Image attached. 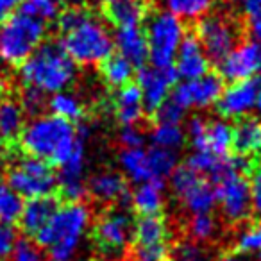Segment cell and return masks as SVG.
<instances>
[{"instance_id":"cell-1","label":"cell","mask_w":261,"mask_h":261,"mask_svg":"<svg viewBox=\"0 0 261 261\" xmlns=\"http://www.w3.org/2000/svg\"><path fill=\"white\" fill-rule=\"evenodd\" d=\"M59 33V45L75 65H100L115 48L106 23L83 6H72L61 13Z\"/></svg>"},{"instance_id":"cell-2","label":"cell","mask_w":261,"mask_h":261,"mask_svg":"<svg viewBox=\"0 0 261 261\" xmlns=\"http://www.w3.org/2000/svg\"><path fill=\"white\" fill-rule=\"evenodd\" d=\"M18 140L27 156L40 158L59 167L73 152L81 133L68 120L54 115H38L23 125Z\"/></svg>"},{"instance_id":"cell-3","label":"cell","mask_w":261,"mask_h":261,"mask_svg":"<svg viewBox=\"0 0 261 261\" xmlns=\"http://www.w3.org/2000/svg\"><path fill=\"white\" fill-rule=\"evenodd\" d=\"M91 222L84 204L68 202L58 206L48 222L34 234L36 245L47 250L50 261H72Z\"/></svg>"},{"instance_id":"cell-4","label":"cell","mask_w":261,"mask_h":261,"mask_svg":"<svg viewBox=\"0 0 261 261\" xmlns=\"http://www.w3.org/2000/svg\"><path fill=\"white\" fill-rule=\"evenodd\" d=\"M18 77L23 86L45 95L65 91L75 79V63L59 43H41L20 65Z\"/></svg>"},{"instance_id":"cell-5","label":"cell","mask_w":261,"mask_h":261,"mask_svg":"<svg viewBox=\"0 0 261 261\" xmlns=\"http://www.w3.org/2000/svg\"><path fill=\"white\" fill-rule=\"evenodd\" d=\"M47 22L23 9L9 15L0 23V61L8 66H20L45 40Z\"/></svg>"},{"instance_id":"cell-6","label":"cell","mask_w":261,"mask_h":261,"mask_svg":"<svg viewBox=\"0 0 261 261\" xmlns=\"http://www.w3.org/2000/svg\"><path fill=\"white\" fill-rule=\"evenodd\" d=\"M185 25L181 18L168 11H156L149 16L145 29L147 38V58L152 66L168 68L174 66L177 48L185 38Z\"/></svg>"},{"instance_id":"cell-7","label":"cell","mask_w":261,"mask_h":261,"mask_svg":"<svg viewBox=\"0 0 261 261\" xmlns=\"http://www.w3.org/2000/svg\"><path fill=\"white\" fill-rule=\"evenodd\" d=\"M8 185L23 199H36L54 193L58 188V175L48 161L25 156L9 167Z\"/></svg>"},{"instance_id":"cell-8","label":"cell","mask_w":261,"mask_h":261,"mask_svg":"<svg viewBox=\"0 0 261 261\" xmlns=\"http://www.w3.org/2000/svg\"><path fill=\"white\" fill-rule=\"evenodd\" d=\"M133 218L122 207H111L97 218L93 238L104 256L116 257L133 242Z\"/></svg>"},{"instance_id":"cell-9","label":"cell","mask_w":261,"mask_h":261,"mask_svg":"<svg viewBox=\"0 0 261 261\" xmlns=\"http://www.w3.org/2000/svg\"><path fill=\"white\" fill-rule=\"evenodd\" d=\"M197 40L200 41L207 59L220 63L240 43V27L234 20L224 15H211L200 18L197 25Z\"/></svg>"},{"instance_id":"cell-10","label":"cell","mask_w":261,"mask_h":261,"mask_svg":"<svg viewBox=\"0 0 261 261\" xmlns=\"http://www.w3.org/2000/svg\"><path fill=\"white\" fill-rule=\"evenodd\" d=\"M215 199L222 210L225 220L231 224H240L247 220L252 213V199H250V182L242 172H229L217 179Z\"/></svg>"},{"instance_id":"cell-11","label":"cell","mask_w":261,"mask_h":261,"mask_svg":"<svg viewBox=\"0 0 261 261\" xmlns=\"http://www.w3.org/2000/svg\"><path fill=\"white\" fill-rule=\"evenodd\" d=\"M172 192L192 215L211 213L217 204L215 188L192 168L177 167L170 175Z\"/></svg>"},{"instance_id":"cell-12","label":"cell","mask_w":261,"mask_h":261,"mask_svg":"<svg viewBox=\"0 0 261 261\" xmlns=\"http://www.w3.org/2000/svg\"><path fill=\"white\" fill-rule=\"evenodd\" d=\"M222 90H224V84H222L220 75L207 72L197 79H190L177 84L170 97L186 111L195 108L204 109L210 108L211 104H217Z\"/></svg>"},{"instance_id":"cell-13","label":"cell","mask_w":261,"mask_h":261,"mask_svg":"<svg viewBox=\"0 0 261 261\" xmlns=\"http://www.w3.org/2000/svg\"><path fill=\"white\" fill-rule=\"evenodd\" d=\"M84 168H86V150H84V140L81 138L73 152L59 165V172L56 174L59 192L68 202H81L86 195Z\"/></svg>"},{"instance_id":"cell-14","label":"cell","mask_w":261,"mask_h":261,"mask_svg":"<svg viewBox=\"0 0 261 261\" xmlns=\"http://www.w3.org/2000/svg\"><path fill=\"white\" fill-rule=\"evenodd\" d=\"M177 73L174 66L158 68V66H143L138 72V88L142 91L143 106L147 111L154 113L172 93Z\"/></svg>"},{"instance_id":"cell-15","label":"cell","mask_w":261,"mask_h":261,"mask_svg":"<svg viewBox=\"0 0 261 261\" xmlns=\"http://www.w3.org/2000/svg\"><path fill=\"white\" fill-rule=\"evenodd\" d=\"M259 83L256 79L238 81L231 83L225 90H222L217 100V109L224 118H243L256 108Z\"/></svg>"},{"instance_id":"cell-16","label":"cell","mask_w":261,"mask_h":261,"mask_svg":"<svg viewBox=\"0 0 261 261\" xmlns=\"http://www.w3.org/2000/svg\"><path fill=\"white\" fill-rule=\"evenodd\" d=\"M218 75L229 83L252 79L259 72V45L249 41L234 47L220 63H218Z\"/></svg>"},{"instance_id":"cell-17","label":"cell","mask_w":261,"mask_h":261,"mask_svg":"<svg viewBox=\"0 0 261 261\" xmlns=\"http://www.w3.org/2000/svg\"><path fill=\"white\" fill-rule=\"evenodd\" d=\"M175 73L185 81L197 79L210 72V59L204 52L200 41L195 34H188L182 38L181 45L177 48V54L174 59Z\"/></svg>"},{"instance_id":"cell-18","label":"cell","mask_w":261,"mask_h":261,"mask_svg":"<svg viewBox=\"0 0 261 261\" xmlns=\"http://www.w3.org/2000/svg\"><path fill=\"white\" fill-rule=\"evenodd\" d=\"M113 43L118 48V54L129 59L135 66H142L147 61V38L142 23L116 25Z\"/></svg>"},{"instance_id":"cell-19","label":"cell","mask_w":261,"mask_h":261,"mask_svg":"<svg viewBox=\"0 0 261 261\" xmlns=\"http://www.w3.org/2000/svg\"><path fill=\"white\" fill-rule=\"evenodd\" d=\"M232 149L236 156L254 160L261 156V120L254 116L238 118V123L232 127Z\"/></svg>"},{"instance_id":"cell-20","label":"cell","mask_w":261,"mask_h":261,"mask_svg":"<svg viewBox=\"0 0 261 261\" xmlns=\"http://www.w3.org/2000/svg\"><path fill=\"white\" fill-rule=\"evenodd\" d=\"M113 109L115 116L122 125H136L143 116L145 106L138 84H125L118 88L115 98H113Z\"/></svg>"},{"instance_id":"cell-21","label":"cell","mask_w":261,"mask_h":261,"mask_svg":"<svg viewBox=\"0 0 261 261\" xmlns=\"http://www.w3.org/2000/svg\"><path fill=\"white\" fill-rule=\"evenodd\" d=\"M86 190L104 204L123 202L127 199V182L116 172H98L90 179Z\"/></svg>"},{"instance_id":"cell-22","label":"cell","mask_w":261,"mask_h":261,"mask_svg":"<svg viewBox=\"0 0 261 261\" xmlns=\"http://www.w3.org/2000/svg\"><path fill=\"white\" fill-rule=\"evenodd\" d=\"M168 225L161 215L140 217L133 225L135 247H168Z\"/></svg>"},{"instance_id":"cell-23","label":"cell","mask_w":261,"mask_h":261,"mask_svg":"<svg viewBox=\"0 0 261 261\" xmlns=\"http://www.w3.org/2000/svg\"><path fill=\"white\" fill-rule=\"evenodd\" d=\"M58 200L52 195L47 197H36V199H29L27 202H23V210L20 215L18 222L22 225V229L27 234L34 236L45 224L48 222V218L52 217L56 210H58Z\"/></svg>"},{"instance_id":"cell-24","label":"cell","mask_w":261,"mask_h":261,"mask_svg":"<svg viewBox=\"0 0 261 261\" xmlns=\"http://www.w3.org/2000/svg\"><path fill=\"white\" fill-rule=\"evenodd\" d=\"M130 206L140 217L147 215H160L163 211L165 195H163V181H147L140 182L138 188L130 193Z\"/></svg>"},{"instance_id":"cell-25","label":"cell","mask_w":261,"mask_h":261,"mask_svg":"<svg viewBox=\"0 0 261 261\" xmlns=\"http://www.w3.org/2000/svg\"><path fill=\"white\" fill-rule=\"evenodd\" d=\"M120 167L125 172V175L135 182H147V181H156L152 174V167H150V158L149 150L143 147H136V149H123L120 152Z\"/></svg>"},{"instance_id":"cell-26","label":"cell","mask_w":261,"mask_h":261,"mask_svg":"<svg viewBox=\"0 0 261 261\" xmlns=\"http://www.w3.org/2000/svg\"><path fill=\"white\" fill-rule=\"evenodd\" d=\"M25 125V111L16 98H2L0 100V135L8 142L18 140Z\"/></svg>"},{"instance_id":"cell-27","label":"cell","mask_w":261,"mask_h":261,"mask_svg":"<svg viewBox=\"0 0 261 261\" xmlns=\"http://www.w3.org/2000/svg\"><path fill=\"white\" fill-rule=\"evenodd\" d=\"M100 73L106 84L111 88H122L130 83L135 75V65L120 54H111L100 63Z\"/></svg>"},{"instance_id":"cell-28","label":"cell","mask_w":261,"mask_h":261,"mask_svg":"<svg viewBox=\"0 0 261 261\" xmlns=\"http://www.w3.org/2000/svg\"><path fill=\"white\" fill-rule=\"evenodd\" d=\"M145 2L143 0H115L108 4V16L116 25L142 23L145 18Z\"/></svg>"},{"instance_id":"cell-29","label":"cell","mask_w":261,"mask_h":261,"mask_svg":"<svg viewBox=\"0 0 261 261\" xmlns=\"http://www.w3.org/2000/svg\"><path fill=\"white\" fill-rule=\"evenodd\" d=\"M47 108L50 109V115L59 116L68 122H79L84 118V106L73 93L68 91H58L52 93V97L47 100Z\"/></svg>"},{"instance_id":"cell-30","label":"cell","mask_w":261,"mask_h":261,"mask_svg":"<svg viewBox=\"0 0 261 261\" xmlns=\"http://www.w3.org/2000/svg\"><path fill=\"white\" fill-rule=\"evenodd\" d=\"M232 145V127L225 120H215L207 122L206 127V140H204V149L217 156H227L229 149Z\"/></svg>"},{"instance_id":"cell-31","label":"cell","mask_w":261,"mask_h":261,"mask_svg":"<svg viewBox=\"0 0 261 261\" xmlns=\"http://www.w3.org/2000/svg\"><path fill=\"white\" fill-rule=\"evenodd\" d=\"M163 4L181 20H200L213 9L215 0H163Z\"/></svg>"},{"instance_id":"cell-32","label":"cell","mask_w":261,"mask_h":261,"mask_svg":"<svg viewBox=\"0 0 261 261\" xmlns=\"http://www.w3.org/2000/svg\"><path fill=\"white\" fill-rule=\"evenodd\" d=\"M150 142L154 147L177 152V149L185 145L186 133L175 123H156V127L150 133Z\"/></svg>"},{"instance_id":"cell-33","label":"cell","mask_w":261,"mask_h":261,"mask_svg":"<svg viewBox=\"0 0 261 261\" xmlns=\"http://www.w3.org/2000/svg\"><path fill=\"white\" fill-rule=\"evenodd\" d=\"M23 210V197L16 193L8 182H0V222L16 224Z\"/></svg>"},{"instance_id":"cell-34","label":"cell","mask_w":261,"mask_h":261,"mask_svg":"<svg viewBox=\"0 0 261 261\" xmlns=\"http://www.w3.org/2000/svg\"><path fill=\"white\" fill-rule=\"evenodd\" d=\"M149 158H150V167H152V174L156 181H165L170 177L172 172L177 168V154L174 150L160 149V147H150Z\"/></svg>"},{"instance_id":"cell-35","label":"cell","mask_w":261,"mask_h":261,"mask_svg":"<svg viewBox=\"0 0 261 261\" xmlns=\"http://www.w3.org/2000/svg\"><path fill=\"white\" fill-rule=\"evenodd\" d=\"M188 236L192 242L195 243H206L211 238H215L218 231V224L211 213H199V215H192L188 222Z\"/></svg>"},{"instance_id":"cell-36","label":"cell","mask_w":261,"mask_h":261,"mask_svg":"<svg viewBox=\"0 0 261 261\" xmlns=\"http://www.w3.org/2000/svg\"><path fill=\"white\" fill-rule=\"evenodd\" d=\"M22 9L43 22H48L59 15V2L58 0H23Z\"/></svg>"},{"instance_id":"cell-37","label":"cell","mask_w":261,"mask_h":261,"mask_svg":"<svg viewBox=\"0 0 261 261\" xmlns=\"http://www.w3.org/2000/svg\"><path fill=\"white\" fill-rule=\"evenodd\" d=\"M236 252H261V224L249 225L236 238Z\"/></svg>"},{"instance_id":"cell-38","label":"cell","mask_w":261,"mask_h":261,"mask_svg":"<svg viewBox=\"0 0 261 261\" xmlns=\"http://www.w3.org/2000/svg\"><path fill=\"white\" fill-rule=\"evenodd\" d=\"M20 104H22L23 111L31 113V115L38 116L41 115L45 108H47V95L41 93V91L34 90V88H23L22 95H20Z\"/></svg>"},{"instance_id":"cell-39","label":"cell","mask_w":261,"mask_h":261,"mask_svg":"<svg viewBox=\"0 0 261 261\" xmlns=\"http://www.w3.org/2000/svg\"><path fill=\"white\" fill-rule=\"evenodd\" d=\"M154 115H156L158 123H175V125H179V123L182 122V118H185L186 109H182L174 98L168 97L167 100L154 111Z\"/></svg>"},{"instance_id":"cell-40","label":"cell","mask_w":261,"mask_h":261,"mask_svg":"<svg viewBox=\"0 0 261 261\" xmlns=\"http://www.w3.org/2000/svg\"><path fill=\"white\" fill-rule=\"evenodd\" d=\"M174 256L175 261H210V256L200 247V243H195L192 240L179 243L174 250Z\"/></svg>"},{"instance_id":"cell-41","label":"cell","mask_w":261,"mask_h":261,"mask_svg":"<svg viewBox=\"0 0 261 261\" xmlns=\"http://www.w3.org/2000/svg\"><path fill=\"white\" fill-rule=\"evenodd\" d=\"M206 127H207V122L202 118V116H193V118L188 122V127H186V136H188L193 150H202L204 149Z\"/></svg>"},{"instance_id":"cell-42","label":"cell","mask_w":261,"mask_h":261,"mask_svg":"<svg viewBox=\"0 0 261 261\" xmlns=\"http://www.w3.org/2000/svg\"><path fill=\"white\" fill-rule=\"evenodd\" d=\"M16 243H18V234H16L15 227L0 222V261L13 256Z\"/></svg>"},{"instance_id":"cell-43","label":"cell","mask_w":261,"mask_h":261,"mask_svg":"<svg viewBox=\"0 0 261 261\" xmlns=\"http://www.w3.org/2000/svg\"><path fill=\"white\" fill-rule=\"evenodd\" d=\"M15 261H47L43 259V256L38 250V245H33L27 240H18L15 247V252H13Z\"/></svg>"},{"instance_id":"cell-44","label":"cell","mask_w":261,"mask_h":261,"mask_svg":"<svg viewBox=\"0 0 261 261\" xmlns=\"http://www.w3.org/2000/svg\"><path fill=\"white\" fill-rule=\"evenodd\" d=\"M120 142H122L123 149H136V147L143 145L145 136H143V133L136 125H122Z\"/></svg>"},{"instance_id":"cell-45","label":"cell","mask_w":261,"mask_h":261,"mask_svg":"<svg viewBox=\"0 0 261 261\" xmlns=\"http://www.w3.org/2000/svg\"><path fill=\"white\" fill-rule=\"evenodd\" d=\"M250 199H252V211L261 218V168L254 174L250 182Z\"/></svg>"},{"instance_id":"cell-46","label":"cell","mask_w":261,"mask_h":261,"mask_svg":"<svg viewBox=\"0 0 261 261\" xmlns=\"http://www.w3.org/2000/svg\"><path fill=\"white\" fill-rule=\"evenodd\" d=\"M240 6H242V11L249 16V20L261 15V0H240Z\"/></svg>"},{"instance_id":"cell-47","label":"cell","mask_w":261,"mask_h":261,"mask_svg":"<svg viewBox=\"0 0 261 261\" xmlns=\"http://www.w3.org/2000/svg\"><path fill=\"white\" fill-rule=\"evenodd\" d=\"M20 2H23V0H0V23L11 15V11Z\"/></svg>"},{"instance_id":"cell-48","label":"cell","mask_w":261,"mask_h":261,"mask_svg":"<svg viewBox=\"0 0 261 261\" xmlns=\"http://www.w3.org/2000/svg\"><path fill=\"white\" fill-rule=\"evenodd\" d=\"M250 36H252V41L257 45H261V15L254 16V18H250Z\"/></svg>"},{"instance_id":"cell-49","label":"cell","mask_w":261,"mask_h":261,"mask_svg":"<svg viewBox=\"0 0 261 261\" xmlns=\"http://www.w3.org/2000/svg\"><path fill=\"white\" fill-rule=\"evenodd\" d=\"M215 261H245V259H243L240 254H224V256H220Z\"/></svg>"},{"instance_id":"cell-50","label":"cell","mask_w":261,"mask_h":261,"mask_svg":"<svg viewBox=\"0 0 261 261\" xmlns=\"http://www.w3.org/2000/svg\"><path fill=\"white\" fill-rule=\"evenodd\" d=\"M8 143H9L8 140L0 135V156H4V154H6V150H8Z\"/></svg>"},{"instance_id":"cell-51","label":"cell","mask_w":261,"mask_h":261,"mask_svg":"<svg viewBox=\"0 0 261 261\" xmlns=\"http://www.w3.org/2000/svg\"><path fill=\"white\" fill-rule=\"evenodd\" d=\"M58 2H65V4H68V6H79L84 0H58Z\"/></svg>"},{"instance_id":"cell-52","label":"cell","mask_w":261,"mask_h":261,"mask_svg":"<svg viewBox=\"0 0 261 261\" xmlns=\"http://www.w3.org/2000/svg\"><path fill=\"white\" fill-rule=\"evenodd\" d=\"M256 108L259 109L261 113V88H259V93H257V100H256Z\"/></svg>"},{"instance_id":"cell-53","label":"cell","mask_w":261,"mask_h":261,"mask_svg":"<svg viewBox=\"0 0 261 261\" xmlns=\"http://www.w3.org/2000/svg\"><path fill=\"white\" fill-rule=\"evenodd\" d=\"M257 73H261V45H259V72Z\"/></svg>"},{"instance_id":"cell-54","label":"cell","mask_w":261,"mask_h":261,"mask_svg":"<svg viewBox=\"0 0 261 261\" xmlns=\"http://www.w3.org/2000/svg\"><path fill=\"white\" fill-rule=\"evenodd\" d=\"M100 2H104V4H111V2H115V0H100Z\"/></svg>"}]
</instances>
